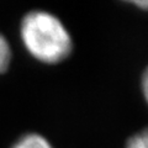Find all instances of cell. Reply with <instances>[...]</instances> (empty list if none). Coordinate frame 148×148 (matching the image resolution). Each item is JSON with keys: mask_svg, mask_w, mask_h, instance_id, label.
Listing matches in <instances>:
<instances>
[{"mask_svg": "<svg viewBox=\"0 0 148 148\" xmlns=\"http://www.w3.org/2000/svg\"><path fill=\"white\" fill-rule=\"evenodd\" d=\"M21 38L29 53L37 61L57 64L73 52V38L63 22L53 14L34 10L21 21Z\"/></svg>", "mask_w": 148, "mask_h": 148, "instance_id": "cell-1", "label": "cell"}, {"mask_svg": "<svg viewBox=\"0 0 148 148\" xmlns=\"http://www.w3.org/2000/svg\"><path fill=\"white\" fill-rule=\"evenodd\" d=\"M12 148H53L52 145L38 133H27L22 136Z\"/></svg>", "mask_w": 148, "mask_h": 148, "instance_id": "cell-2", "label": "cell"}, {"mask_svg": "<svg viewBox=\"0 0 148 148\" xmlns=\"http://www.w3.org/2000/svg\"><path fill=\"white\" fill-rule=\"evenodd\" d=\"M11 63V47L8 40L0 34V74L6 72Z\"/></svg>", "mask_w": 148, "mask_h": 148, "instance_id": "cell-4", "label": "cell"}, {"mask_svg": "<svg viewBox=\"0 0 148 148\" xmlns=\"http://www.w3.org/2000/svg\"><path fill=\"white\" fill-rule=\"evenodd\" d=\"M140 88H141V94L145 103L148 106V64L145 67V69L141 73L140 78Z\"/></svg>", "mask_w": 148, "mask_h": 148, "instance_id": "cell-5", "label": "cell"}, {"mask_svg": "<svg viewBox=\"0 0 148 148\" xmlns=\"http://www.w3.org/2000/svg\"><path fill=\"white\" fill-rule=\"evenodd\" d=\"M131 4L137 9H140V10L148 11V0H145V1H131Z\"/></svg>", "mask_w": 148, "mask_h": 148, "instance_id": "cell-6", "label": "cell"}, {"mask_svg": "<svg viewBox=\"0 0 148 148\" xmlns=\"http://www.w3.org/2000/svg\"><path fill=\"white\" fill-rule=\"evenodd\" d=\"M125 148H148V126L132 133L126 140Z\"/></svg>", "mask_w": 148, "mask_h": 148, "instance_id": "cell-3", "label": "cell"}]
</instances>
